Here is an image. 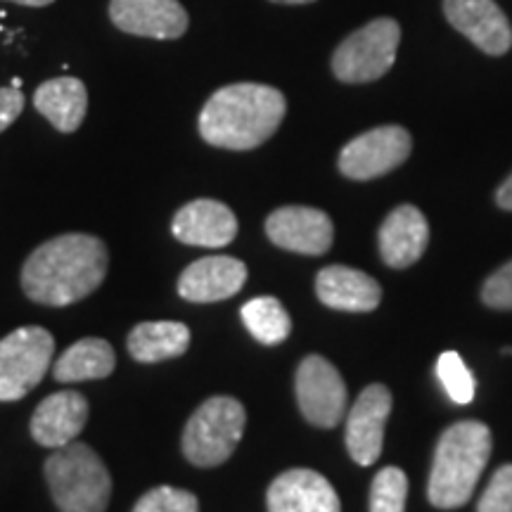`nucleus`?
<instances>
[{"label": "nucleus", "instance_id": "nucleus-1", "mask_svg": "<svg viewBox=\"0 0 512 512\" xmlns=\"http://www.w3.org/2000/svg\"><path fill=\"white\" fill-rule=\"evenodd\" d=\"M110 266L107 245L95 235L64 233L43 242L22 268V287L31 302L69 306L102 285Z\"/></svg>", "mask_w": 512, "mask_h": 512}, {"label": "nucleus", "instance_id": "nucleus-2", "mask_svg": "<svg viewBox=\"0 0 512 512\" xmlns=\"http://www.w3.org/2000/svg\"><path fill=\"white\" fill-rule=\"evenodd\" d=\"M287 112L285 95L264 83H230L207 100L200 136L223 150H254L278 131Z\"/></svg>", "mask_w": 512, "mask_h": 512}, {"label": "nucleus", "instance_id": "nucleus-3", "mask_svg": "<svg viewBox=\"0 0 512 512\" xmlns=\"http://www.w3.org/2000/svg\"><path fill=\"white\" fill-rule=\"evenodd\" d=\"M491 430L479 420H463L441 434L427 484L437 508L453 510L470 501L491 456Z\"/></svg>", "mask_w": 512, "mask_h": 512}, {"label": "nucleus", "instance_id": "nucleus-4", "mask_svg": "<svg viewBox=\"0 0 512 512\" xmlns=\"http://www.w3.org/2000/svg\"><path fill=\"white\" fill-rule=\"evenodd\" d=\"M50 494L60 512H105L112 498V477L91 446L72 441L46 460Z\"/></svg>", "mask_w": 512, "mask_h": 512}, {"label": "nucleus", "instance_id": "nucleus-5", "mask_svg": "<svg viewBox=\"0 0 512 512\" xmlns=\"http://www.w3.org/2000/svg\"><path fill=\"white\" fill-rule=\"evenodd\" d=\"M245 406L233 396H211L183 430V456L197 467H216L233 456L245 434Z\"/></svg>", "mask_w": 512, "mask_h": 512}, {"label": "nucleus", "instance_id": "nucleus-6", "mask_svg": "<svg viewBox=\"0 0 512 512\" xmlns=\"http://www.w3.org/2000/svg\"><path fill=\"white\" fill-rule=\"evenodd\" d=\"M401 41V27L389 17L373 19L339 43L332 72L344 83L377 81L392 69Z\"/></svg>", "mask_w": 512, "mask_h": 512}, {"label": "nucleus", "instance_id": "nucleus-7", "mask_svg": "<svg viewBox=\"0 0 512 512\" xmlns=\"http://www.w3.org/2000/svg\"><path fill=\"white\" fill-rule=\"evenodd\" d=\"M55 339L46 328L27 325L0 339V401L24 399L53 366Z\"/></svg>", "mask_w": 512, "mask_h": 512}, {"label": "nucleus", "instance_id": "nucleus-8", "mask_svg": "<svg viewBox=\"0 0 512 512\" xmlns=\"http://www.w3.org/2000/svg\"><path fill=\"white\" fill-rule=\"evenodd\" d=\"M411 133L401 126H380L361 133L339 152V171L351 181H373L389 174L411 155Z\"/></svg>", "mask_w": 512, "mask_h": 512}, {"label": "nucleus", "instance_id": "nucleus-9", "mask_svg": "<svg viewBox=\"0 0 512 512\" xmlns=\"http://www.w3.org/2000/svg\"><path fill=\"white\" fill-rule=\"evenodd\" d=\"M297 403L304 418L316 427H335L347 413V384L323 356H306L297 368Z\"/></svg>", "mask_w": 512, "mask_h": 512}, {"label": "nucleus", "instance_id": "nucleus-10", "mask_svg": "<svg viewBox=\"0 0 512 512\" xmlns=\"http://www.w3.org/2000/svg\"><path fill=\"white\" fill-rule=\"evenodd\" d=\"M389 413L392 394L384 384H370L358 394L347 415V451L358 465H373L380 458Z\"/></svg>", "mask_w": 512, "mask_h": 512}, {"label": "nucleus", "instance_id": "nucleus-11", "mask_svg": "<svg viewBox=\"0 0 512 512\" xmlns=\"http://www.w3.org/2000/svg\"><path fill=\"white\" fill-rule=\"evenodd\" d=\"M110 19L124 34L157 41H176L190 27L178 0H110Z\"/></svg>", "mask_w": 512, "mask_h": 512}, {"label": "nucleus", "instance_id": "nucleus-12", "mask_svg": "<svg viewBox=\"0 0 512 512\" xmlns=\"http://www.w3.org/2000/svg\"><path fill=\"white\" fill-rule=\"evenodd\" d=\"M266 235L287 252L318 256L332 247L335 228L325 211L313 207H280L266 219Z\"/></svg>", "mask_w": 512, "mask_h": 512}, {"label": "nucleus", "instance_id": "nucleus-13", "mask_svg": "<svg viewBox=\"0 0 512 512\" xmlns=\"http://www.w3.org/2000/svg\"><path fill=\"white\" fill-rule=\"evenodd\" d=\"M446 19L486 55H503L512 46V29L494 0H446Z\"/></svg>", "mask_w": 512, "mask_h": 512}, {"label": "nucleus", "instance_id": "nucleus-14", "mask_svg": "<svg viewBox=\"0 0 512 512\" xmlns=\"http://www.w3.org/2000/svg\"><path fill=\"white\" fill-rule=\"evenodd\" d=\"M247 283V266L233 256H204L178 278V294L192 304H211L235 297Z\"/></svg>", "mask_w": 512, "mask_h": 512}, {"label": "nucleus", "instance_id": "nucleus-15", "mask_svg": "<svg viewBox=\"0 0 512 512\" xmlns=\"http://www.w3.org/2000/svg\"><path fill=\"white\" fill-rule=\"evenodd\" d=\"M268 512H342L337 491L313 470H287L273 479L266 496Z\"/></svg>", "mask_w": 512, "mask_h": 512}, {"label": "nucleus", "instance_id": "nucleus-16", "mask_svg": "<svg viewBox=\"0 0 512 512\" xmlns=\"http://www.w3.org/2000/svg\"><path fill=\"white\" fill-rule=\"evenodd\" d=\"M171 233L183 245L226 247L238 235V219L233 209L219 200H195L178 209Z\"/></svg>", "mask_w": 512, "mask_h": 512}, {"label": "nucleus", "instance_id": "nucleus-17", "mask_svg": "<svg viewBox=\"0 0 512 512\" xmlns=\"http://www.w3.org/2000/svg\"><path fill=\"white\" fill-rule=\"evenodd\" d=\"M88 422V401L79 392H57L38 403L31 437L46 448H62L79 437Z\"/></svg>", "mask_w": 512, "mask_h": 512}, {"label": "nucleus", "instance_id": "nucleus-18", "mask_svg": "<svg viewBox=\"0 0 512 512\" xmlns=\"http://www.w3.org/2000/svg\"><path fill=\"white\" fill-rule=\"evenodd\" d=\"M430 226L420 209L403 204L387 216L380 228V254L389 268H408L425 254Z\"/></svg>", "mask_w": 512, "mask_h": 512}, {"label": "nucleus", "instance_id": "nucleus-19", "mask_svg": "<svg viewBox=\"0 0 512 512\" xmlns=\"http://www.w3.org/2000/svg\"><path fill=\"white\" fill-rule=\"evenodd\" d=\"M316 294L330 309L349 313H368L382 302V287L377 280L349 266L323 268L316 278Z\"/></svg>", "mask_w": 512, "mask_h": 512}, {"label": "nucleus", "instance_id": "nucleus-20", "mask_svg": "<svg viewBox=\"0 0 512 512\" xmlns=\"http://www.w3.org/2000/svg\"><path fill=\"white\" fill-rule=\"evenodd\" d=\"M34 107L60 133H74L88 112L86 83L76 76L50 79L36 88Z\"/></svg>", "mask_w": 512, "mask_h": 512}, {"label": "nucleus", "instance_id": "nucleus-21", "mask_svg": "<svg viewBox=\"0 0 512 512\" xmlns=\"http://www.w3.org/2000/svg\"><path fill=\"white\" fill-rule=\"evenodd\" d=\"M190 347V328L176 320L138 323L128 335V354L138 363H159L183 356Z\"/></svg>", "mask_w": 512, "mask_h": 512}, {"label": "nucleus", "instance_id": "nucleus-22", "mask_svg": "<svg viewBox=\"0 0 512 512\" xmlns=\"http://www.w3.org/2000/svg\"><path fill=\"white\" fill-rule=\"evenodd\" d=\"M117 368V356L110 342L100 337H86L72 344L55 361L57 382H83V380H105Z\"/></svg>", "mask_w": 512, "mask_h": 512}, {"label": "nucleus", "instance_id": "nucleus-23", "mask_svg": "<svg viewBox=\"0 0 512 512\" xmlns=\"http://www.w3.org/2000/svg\"><path fill=\"white\" fill-rule=\"evenodd\" d=\"M242 320H245L249 335L256 342L275 347L285 342L292 332L290 313L275 297H254L242 306Z\"/></svg>", "mask_w": 512, "mask_h": 512}, {"label": "nucleus", "instance_id": "nucleus-24", "mask_svg": "<svg viewBox=\"0 0 512 512\" xmlns=\"http://www.w3.org/2000/svg\"><path fill=\"white\" fill-rule=\"evenodd\" d=\"M408 477L399 467H384L373 479L370 512H406Z\"/></svg>", "mask_w": 512, "mask_h": 512}, {"label": "nucleus", "instance_id": "nucleus-25", "mask_svg": "<svg viewBox=\"0 0 512 512\" xmlns=\"http://www.w3.org/2000/svg\"><path fill=\"white\" fill-rule=\"evenodd\" d=\"M437 377L441 382V387L446 389L448 399L458 406H465L475 399L477 392V382L472 377L470 370H467L465 361L460 358L456 351H444L437 361Z\"/></svg>", "mask_w": 512, "mask_h": 512}, {"label": "nucleus", "instance_id": "nucleus-26", "mask_svg": "<svg viewBox=\"0 0 512 512\" xmlns=\"http://www.w3.org/2000/svg\"><path fill=\"white\" fill-rule=\"evenodd\" d=\"M133 512H200L195 494L176 489V486H157L140 496Z\"/></svg>", "mask_w": 512, "mask_h": 512}, {"label": "nucleus", "instance_id": "nucleus-27", "mask_svg": "<svg viewBox=\"0 0 512 512\" xmlns=\"http://www.w3.org/2000/svg\"><path fill=\"white\" fill-rule=\"evenodd\" d=\"M477 512H512V465L498 467L479 498Z\"/></svg>", "mask_w": 512, "mask_h": 512}, {"label": "nucleus", "instance_id": "nucleus-28", "mask_svg": "<svg viewBox=\"0 0 512 512\" xmlns=\"http://www.w3.org/2000/svg\"><path fill=\"white\" fill-rule=\"evenodd\" d=\"M482 299L491 309H512V261H508V264L486 278L482 287Z\"/></svg>", "mask_w": 512, "mask_h": 512}, {"label": "nucleus", "instance_id": "nucleus-29", "mask_svg": "<svg viewBox=\"0 0 512 512\" xmlns=\"http://www.w3.org/2000/svg\"><path fill=\"white\" fill-rule=\"evenodd\" d=\"M24 110V95L19 88H0V133L15 124Z\"/></svg>", "mask_w": 512, "mask_h": 512}, {"label": "nucleus", "instance_id": "nucleus-30", "mask_svg": "<svg viewBox=\"0 0 512 512\" xmlns=\"http://www.w3.org/2000/svg\"><path fill=\"white\" fill-rule=\"evenodd\" d=\"M496 202L501 209L512 211V174L505 178V183L496 192Z\"/></svg>", "mask_w": 512, "mask_h": 512}, {"label": "nucleus", "instance_id": "nucleus-31", "mask_svg": "<svg viewBox=\"0 0 512 512\" xmlns=\"http://www.w3.org/2000/svg\"><path fill=\"white\" fill-rule=\"evenodd\" d=\"M10 3L27 5V8H46V5H53L55 0H10Z\"/></svg>", "mask_w": 512, "mask_h": 512}, {"label": "nucleus", "instance_id": "nucleus-32", "mask_svg": "<svg viewBox=\"0 0 512 512\" xmlns=\"http://www.w3.org/2000/svg\"><path fill=\"white\" fill-rule=\"evenodd\" d=\"M273 3H283V5H306V3H313V0H273Z\"/></svg>", "mask_w": 512, "mask_h": 512}, {"label": "nucleus", "instance_id": "nucleus-33", "mask_svg": "<svg viewBox=\"0 0 512 512\" xmlns=\"http://www.w3.org/2000/svg\"><path fill=\"white\" fill-rule=\"evenodd\" d=\"M503 354H505V356H510V354H512V347H505V349H503Z\"/></svg>", "mask_w": 512, "mask_h": 512}]
</instances>
